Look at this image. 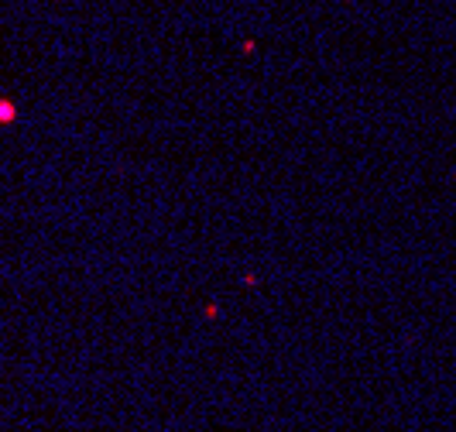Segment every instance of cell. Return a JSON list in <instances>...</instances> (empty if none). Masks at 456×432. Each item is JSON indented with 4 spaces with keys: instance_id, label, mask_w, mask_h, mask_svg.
Masks as SVG:
<instances>
[{
    "instance_id": "cell-1",
    "label": "cell",
    "mask_w": 456,
    "mask_h": 432,
    "mask_svg": "<svg viewBox=\"0 0 456 432\" xmlns=\"http://www.w3.org/2000/svg\"><path fill=\"white\" fill-rule=\"evenodd\" d=\"M14 120H17V103L7 100V96H0V124L7 127V124H14Z\"/></svg>"
}]
</instances>
